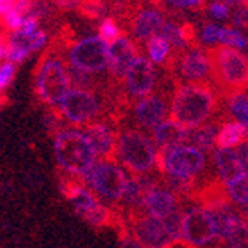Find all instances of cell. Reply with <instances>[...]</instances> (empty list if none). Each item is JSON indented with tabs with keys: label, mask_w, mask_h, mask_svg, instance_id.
<instances>
[{
	"label": "cell",
	"mask_w": 248,
	"mask_h": 248,
	"mask_svg": "<svg viewBox=\"0 0 248 248\" xmlns=\"http://www.w3.org/2000/svg\"><path fill=\"white\" fill-rule=\"evenodd\" d=\"M217 125L215 124H205L198 128H193V130H187V142L186 144L193 146V148L200 149L203 153H208L212 151L217 141Z\"/></svg>",
	"instance_id": "603a6c76"
},
{
	"label": "cell",
	"mask_w": 248,
	"mask_h": 248,
	"mask_svg": "<svg viewBox=\"0 0 248 248\" xmlns=\"http://www.w3.org/2000/svg\"><path fill=\"white\" fill-rule=\"evenodd\" d=\"M207 165V156L203 151L189 144L158 151L156 169L163 177L179 181H195Z\"/></svg>",
	"instance_id": "ba28073f"
},
{
	"label": "cell",
	"mask_w": 248,
	"mask_h": 248,
	"mask_svg": "<svg viewBox=\"0 0 248 248\" xmlns=\"http://www.w3.org/2000/svg\"><path fill=\"white\" fill-rule=\"evenodd\" d=\"M106 11H108V5L104 2H82V5H80V13L83 16H87L89 19H95V17L103 19Z\"/></svg>",
	"instance_id": "4dcf8cb0"
},
{
	"label": "cell",
	"mask_w": 248,
	"mask_h": 248,
	"mask_svg": "<svg viewBox=\"0 0 248 248\" xmlns=\"http://www.w3.org/2000/svg\"><path fill=\"white\" fill-rule=\"evenodd\" d=\"M139 46L128 35H124L109 46V64H108V83L109 87H120L128 70L141 56Z\"/></svg>",
	"instance_id": "5bb4252c"
},
{
	"label": "cell",
	"mask_w": 248,
	"mask_h": 248,
	"mask_svg": "<svg viewBox=\"0 0 248 248\" xmlns=\"http://www.w3.org/2000/svg\"><path fill=\"white\" fill-rule=\"evenodd\" d=\"M144 47L146 52H148V59L153 64L167 66L169 61L172 59V47H170V44L161 35H156L151 40H148L144 44Z\"/></svg>",
	"instance_id": "cb8c5ba5"
},
{
	"label": "cell",
	"mask_w": 248,
	"mask_h": 248,
	"mask_svg": "<svg viewBox=\"0 0 248 248\" xmlns=\"http://www.w3.org/2000/svg\"><path fill=\"white\" fill-rule=\"evenodd\" d=\"M236 155H238V158H240L241 163L245 165V169L248 170V139L238 146V149H236Z\"/></svg>",
	"instance_id": "8d00e7d4"
},
{
	"label": "cell",
	"mask_w": 248,
	"mask_h": 248,
	"mask_svg": "<svg viewBox=\"0 0 248 248\" xmlns=\"http://www.w3.org/2000/svg\"><path fill=\"white\" fill-rule=\"evenodd\" d=\"M0 104H2V99H0Z\"/></svg>",
	"instance_id": "60d3db41"
},
{
	"label": "cell",
	"mask_w": 248,
	"mask_h": 248,
	"mask_svg": "<svg viewBox=\"0 0 248 248\" xmlns=\"http://www.w3.org/2000/svg\"><path fill=\"white\" fill-rule=\"evenodd\" d=\"M71 91L70 66L58 46H50L42 54L35 73V94L46 106L58 109Z\"/></svg>",
	"instance_id": "7a4b0ae2"
},
{
	"label": "cell",
	"mask_w": 248,
	"mask_h": 248,
	"mask_svg": "<svg viewBox=\"0 0 248 248\" xmlns=\"http://www.w3.org/2000/svg\"><path fill=\"white\" fill-rule=\"evenodd\" d=\"M182 215H184V212L179 210L163 220L165 229H167V232H169L170 238H172V241L179 240V238L182 236Z\"/></svg>",
	"instance_id": "f546056e"
},
{
	"label": "cell",
	"mask_w": 248,
	"mask_h": 248,
	"mask_svg": "<svg viewBox=\"0 0 248 248\" xmlns=\"http://www.w3.org/2000/svg\"><path fill=\"white\" fill-rule=\"evenodd\" d=\"M125 224L130 238L136 240L141 248H165L172 241L163 220H158L146 214L127 217Z\"/></svg>",
	"instance_id": "4fadbf2b"
},
{
	"label": "cell",
	"mask_w": 248,
	"mask_h": 248,
	"mask_svg": "<svg viewBox=\"0 0 248 248\" xmlns=\"http://www.w3.org/2000/svg\"><path fill=\"white\" fill-rule=\"evenodd\" d=\"M208 14L215 19H228L231 14V7L228 5V2H210L208 4Z\"/></svg>",
	"instance_id": "d6a6232c"
},
{
	"label": "cell",
	"mask_w": 248,
	"mask_h": 248,
	"mask_svg": "<svg viewBox=\"0 0 248 248\" xmlns=\"http://www.w3.org/2000/svg\"><path fill=\"white\" fill-rule=\"evenodd\" d=\"M83 184L94 193L101 202L113 203L111 208L118 207L127 191L130 175L116 161L97 160L92 169L82 177Z\"/></svg>",
	"instance_id": "52a82bcc"
},
{
	"label": "cell",
	"mask_w": 248,
	"mask_h": 248,
	"mask_svg": "<svg viewBox=\"0 0 248 248\" xmlns=\"http://www.w3.org/2000/svg\"><path fill=\"white\" fill-rule=\"evenodd\" d=\"M182 236L196 248L212 243L217 238V229L210 212L203 207L187 208L182 215Z\"/></svg>",
	"instance_id": "9a60e30c"
},
{
	"label": "cell",
	"mask_w": 248,
	"mask_h": 248,
	"mask_svg": "<svg viewBox=\"0 0 248 248\" xmlns=\"http://www.w3.org/2000/svg\"><path fill=\"white\" fill-rule=\"evenodd\" d=\"M153 142L156 148L169 149L175 146H182L187 142V128H184L181 124L170 120L161 122L153 130Z\"/></svg>",
	"instance_id": "d6986e66"
},
{
	"label": "cell",
	"mask_w": 248,
	"mask_h": 248,
	"mask_svg": "<svg viewBox=\"0 0 248 248\" xmlns=\"http://www.w3.org/2000/svg\"><path fill=\"white\" fill-rule=\"evenodd\" d=\"M165 5H169V7H175V9H198V7H207V4H205V2H196V0H193V2H186V0H181V2H167Z\"/></svg>",
	"instance_id": "d590c367"
},
{
	"label": "cell",
	"mask_w": 248,
	"mask_h": 248,
	"mask_svg": "<svg viewBox=\"0 0 248 248\" xmlns=\"http://www.w3.org/2000/svg\"><path fill=\"white\" fill-rule=\"evenodd\" d=\"M115 161H118L128 174L148 175L156 167L158 148L146 130L127 125L118 128Z\"/></svg>",
	"instance_id": "3957f363"
},
{
	"label": "cell",
	"mask_w": 248,
	"mask_h": 248,
	"mask_svg": "<svg viewBox=\"0 0 248 248\" xmlns=\"http://www.w3.org/2000/svg\"><path fill=\"white\" fill-rule=\"evenodd\" d=\"M165 248H196V247H195V245H191L189 241H186V240H182V238H179V240L170 241V243L167 245Z\"/></svg>",
	"instance_id": "f35d334b"
},
{
	"label": "cell",
	"mask_w": 248,
	"mask_h": 248,
	"mask_svg": "<svg viewBox=\"0 0 248 248\" xmlns=\"http://www.w3.org/2000/svg\"><path fill=\"white\" fill-rule=\"evenodd\" d=\"M165 21V14L158 9L156 4L146 5V7L139 4L136 5V11H125V23L136 44L137 42L146 44L153 37L160 35Z\"/></svg>",
	"instance_id": "7c38bea8"
},
{
	"label": "cell",
	"mask_w": 248,
	"mask_h": 248,
	"mask_svg": "<svg viewBox=\"0 0 248 248\" xmlns=\"http://www.w3.org/2000/svg\"><path fill=\"white\" fill-rule=\"evenodd\" d=\"M167 70L175 73L189 83H205L212 77V59L208 50L186 49L182 52L172 54V59L167 64Z\"/></svg>",
	"instance_id": "30bf717a"
},
{
	"label": "cell",
	"mask_w": 248,
	"mask_h": 248,
	"mask_svg": "<svg viewBox=\"0 0 248 248\" xmlns=\"http://www.w3.org/2000/svg\"><path fill=\"white\" fill-rule=\"evenodd\" d=\"M224 241L229 248H248V222L234 210L229 215Z\"/></svg>",
	"instance_id": "44dd1931"
},
{
	"label": "cell",
	"mask_w": 248,
	"mask_h": 248,
	"mask_svg": "<svg viewBox=\"0 0 248 248\" xmlns=\"http://www.w3.org/2000/svg\"><path fill=\"white\" fill-rule=\"evenodd\" d=\"M16 70H17V66L13 64V62L0 64V92L5 91V89L13 83L14 77H16Z\"/></svg>",
	"instance_id": "1f68e13d"
},
{
	"label": "cell",
	"mask_w": 248,
	"mask_h": 248,
	"mask_svg": "<svg viewBox=\"0 0 248 248\" xmlns=\"http://www.w3.org/2000/svg\"><path fill=\"white\" fill-rule=\"evenodd\" d=\"M7 50H9L7 35L0 33V61H4V59H7Z\"/></svg>",
	"instance_id": "74e56055"
},
{
	"label": "cell",
	"mask_w": 248,
	"mask_h": 248,
	"mask_svg": "<svg viewBox=\"0 0 248 248\" xmlns=\"http://www.w3.org/2000/svg\"><path fill=\"white\" fill-rule=\"evenodd\" d=\"M232 25L238 28H248V2H238L232 16Z\"/></svg>",
	"instance_id": "836d02e7"
},
{
	"label": "cell",
	"mask_w": 248,
	"mask_h": 248,
	"mask_svg": "<svg viewBox=\"0 0 248 248\" xmlns=\"http://www.w3.org/2000/svg\"><path fill=\"white\" fill-rule=\"evenodd\" d=\"M118 125L111 120H99L87 125L83 128L85 136L89 137L92 148L95 151V156L101 161H115L116 141H118Z\"/></svg>",
	"instance_id": "2e32d148"
},
{
	"label": "cell",
	"mask_w": 248,
	"mask_h": 248,
	"mask_svg": "<svg viewBox=\"0 0 248 248\" xmlns=\"http://www.w3.org/2000/svg\"><path fill=\"white\" fill-rule=\"evenodd\" d=\"M47 33L44 30H37L35 33H21V31H14V33L7 35V44L9 47L17 49L21 52H25L26 56H30L35 50H40L42 47L47 44Z\"/></svg>",
	"instance_id": "ffe728a7"
},
{
	"label": "cell",
	"mask_w": 248,
	"mask_h": 248,
	"mask_svg": "<svg viewBox=\"0 0 248 248\" xmlns=\"http://www.w3.org/2000/svg\"><path fill=\"white\" fill-rule=\"evenodd\" d=\"M212 59V78L219 85L220 94L228 97L248 87V58L238 49L219 46L208 50Z\"/></svg>",
	"instance_id": "8992f818"
},
{
	"label": "cell",
	"mask_w": 248,
	"mask_h": 248,
	"mask_svg": "<svg viewBox=\"0 0 248 248\" xmlns=\"http://www.w3.org/2000/svg\"><path fill=\"white\" fill-rule=\"evenodd\" d=\"M228 109L236 120L248 128V94L236 92L228 97Z\"/></svg>",
	"instance_id": "484cf974"
},
{
	"label": "cell",
	"mask_w": 248,
	"mask_h": 248,
	"mask_svg": "<svg viewBox=\"0 0 248 248\" xmlns=\"http://www.w3.org/2000/svg\"><path fill=\"white\" fill-rule=\"evenodd\" d=\"M228 200L238 205H248V172L226 186Z\"/></svg>",
	"instance_id": "83f0119b"
},
{
	"label": "cell",
	"mask_w": 248,
	"mask_h": 248,
	"mask_svg": "<svg viewBox=\"0 0 248 248\" xmlns=\"http://www.w3.org/2000/svg\"><path fill=\"white\" fill-rule=\"evenodd\" d=\"M54 156L62 174L82 179L92 169L97 156L89 137L82 130L64 128L54 136Z\"/></svg>",
	"instance_id": "5b68a950"
},
{
	"label": "cell",
	"mask_w": 248,
	"mask_h": 248,
	"mask_svg": "<svg viewBox=\"0 0 248 248\" xmlns=\"http://www.w3.org/2000/svg\"><path fill=\"white\" fill-rule=\"evenodd\" d=\"M219 111L217 92L208 83H177L172 91V120L187 130L205 125Z\"/></svg>",
	"instance_id": "6da1fadb"
},
{
	"label": "cell",
	"mask_w": 248,
	"mask_h": 248,
	"mask_svg": "<svg viewBox=\"0 0 248 248\" xmlns=\"http://www.w3.org/2000/svg\"><path fill=\"white\" fill-rule=\"evenodd\" d=\"M248 137V128L240 122H224L219 128L215 146L217 149H231L234 146H240Z\"/></svg>",
	"instance_id": "7402d4cb"
},
{
	"label": "cell",
	"mask_w": 248,
	"mask_h": 248,
	"mask_svg": "<svg viewBox=\"0 0 248 248\" xmlns=\"http://www.w3.org/2000/svg\"><path fill=\"white\" fill-rule=\"evenodd\" d=\"M160 35L165 38L170 44V47H174L177 52H182V50L187 49L186 38H184V30H182V23L175 19H167L163 28H161Z\"/></svg>",
	"instance_id": "d4e9b609"
},
{
	"label": "cell",
	"mask_w": 248,
	"mask_h": 248,
	"mask_svg": "<svg viewBox=\"0 0 248 248\" xmlns=\"http://www.w3.org/2000/svg\"><path fill=\"white\" fill-rule=\"evenodd\" d=\"M124 31H122L120 25H118V19L113 16H104L97 25V37L101 40H104L108 46H111L113 42H116L120 37H124Z\"/></svg>",
	"instance_id": "4316f807"
},
{
	"label": "cell",
	"mask_w": 248,
	"mask_h": 248,
	"mask_svg": "<svg viewBox=\"0 0 248 248\" xmlns=\"http://www.w3.org/2000/svg\"><path fill=\"white\" fill-rule=\"evenodd\" d=\"M214 161L217 174H219V181L224 186L234 182L236 179H240L241 175L248 172L234 149H215Z\"/></svg>",
	"instance_id": "ac0fdd59"
},
{
	"label": "cell",
	"mask_w": 248,
	"mask_h": 248,
	"mask_svg": "<svg viewBox=\"0 0 248 248\" xmlns=\"http://www.w3.org/2000/svg\"><path fill=\"white\" fill-rule=\"evenodd\" d=\"M158 85H160V80H158L153 62L144 56H139L128 70L124 83L120 85V95L122 99L132 108L134 103L156 92Z\"/></svg>",
	"instance_id": "9c48e42d"
},
{
	"label": "cell",
	"mask_w": 248,
	"mask_h": 248,
	"mask_svg": "<svg viewBox=\"0 0 248 248\" xmlns=\"http://www.w3.org/2000/svg\"><path fill=\"white\" fill-rule=\"evenodd\" d=\"M13 5H14V0H0V19L13 9Z\"/></svg>",
	"instance_id": "ab89813d"
},
{
	"label": "cell",
	"mask_w": 248,
	"mask_h": 248,
	"mask_svg": "<svg viewBox=\"0 0 248 248\" xmlns=\"http://www.w3.org/2000/svg\"><path fill=\"white\" fill-rule=\"evenodd\" d=\"M219 42L222 46L231 47V49H245L248 46V40L241 31L231 28H222L220 30V38Z\"/></svg>",
	"instance_id": "f1b7e54d"
},
{
	"label": "cell",
	"mask_w": 248,
	"mask_h": 248,
	"mask_svg": "<svg viewBox=\"0 0 248 248\" xmlns=\"http://www.w3.org/2000/svg\"><path fill=\"white\" fill-rule=\"evenodd\" d=\"M175 212H179V198L163 182H158L146 198L144 214L158 220H165Z\"/></svg>",
	"instance_id": "e0dca14e"
},
{
	"label": "cell",
	"mask_w": 248,
	"mask_h": 248,
	"mask_svg": "<svg viewBox=\"0 0 248 248\" xmlns=\"http://www.w3.org/2000/svg\"><path fill=\"white\" fill-rule=\"evenodd\" d=\"M54 46L59 50H64L70 66L87 75H101L108 71L109 64V46L101 40L97 35L85 37L80 40H73L68 35V28H64L58 37L54 38Z\"/></svg>",
	"instance_id": "277c9868"
},
{
	"label": "cell",
	"mask_w": 248,
	"mask_h": 248,
	"mask_svg": "<svg viewBox=\"0 0 248 248\" xmlns=\"http://www.w3.org/2000/svg\"><path fill=\"white\" fill-rule=\"evenodd\" d=\"M220 30L217 25H205L202 28V40L205 42V44H214V42H219L220 38Z\"/></svg>",
	"instance_id": "e575fe53"
},
{
	"label": "cell",
	"mask_w": 248,
	"mask_h": 248,
	"mask_svg": "<svg viewBox=\"0 0 248 248\" xmlns=\"http://www.w3.org/2000/svg\"><path fill=\"white\" fill-rule=\"evenodd\" d=\"M169 101H172L170 99V92L160 82L156 92L134 103L132 108H130L136 127L142 128V130H155L161 122L167 120L170 108Z\"/></svg>",
	"instance_id": "8fae6325"
}]
</instances>
